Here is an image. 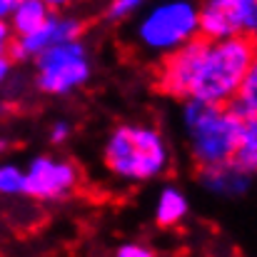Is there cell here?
<instances>
[{
    "instance_id": "cell-1",
    "label": "cell",
    "mask_w": 257,
    "mask_h": 257,
    "mask_svg": "<svg viewBox=\"0 0 257 257\" xmlns=\"http://www.w3.org/2000/svg\"><path fill=\"white\" fill-rule=\"evenodd\" d=\"M172 163L165 133L150 122H117L102 143V165L120 185L160 180Z\"/></svg>"
},
{
    "instance_id": "cell-2",
    "label": "cell",
    "mask_w": 257,
    "mask_h": 257,
    "mask_svg": "<svg viewBox=\"0 0 257 257\" xmlns=\"http://www.w3.org/2000/svg\"><path fill=\"white\" fill-rule=\"evenodd\" d=\"M180 125L185 130L187 150L197 170L232 163L242 133V115H237L230 105L212 107L185 100L180 102Z\"/></svg>"
},
{
    "instance_id": "cell-3",
    "label": "cell",
    "mask_w": 257,
    "mask_h": 257,
    "mask_svg": "<svg viewBox=\"0 0 257 257\" xmlns=\"http://www.w3.org/2000/svg\"><path fill=\"white\" fill-rule=\"evenodd\" d=\"M255 63V45L250 38L210 43L192 75L187 100L212 107H227Z\"/></svg>"
},
{
    "instance_id": "cell-4",
    "label": "cell",
    "mask_w": 257,
    "mask_h": 257,
    "mask_svg": "<svg viewBox=\"0 0 257 257\" xmlns=\"http://www.w3.org/2000/svg\"><path fill=\"white\" fill-rule=\"evenodd\" d=\"M197 3L163 0L148 5L135 23V40L153 55L168 58L197 38Z\"/></svg>"
},
{
    "instance_id": "cell-5",
    "label": "cell",
    "mask_w": 257,
    "mask_h": 257,
    "mask_svg": "<svg viewBox=\"0 0 257 257\" xmlns=\"http://www.w3.org/2000/svg\"><path fill=\"white\" fill-rule=\"evenodd\" d=\"M35 65V87L50 97H65L75 90L85 87L95 75V63L90 55V45L85 40L58 45L40 58L33 60Z\"/></svg>"
},
{
    "instance_id": "cell-6",
    "label": "cell",
    "mask_w": 257,
    "mask_h": 257,
    "mask_svg": "<svg viewBox=\"0 0 257 257\" xmlns=\"http://www.w3.org/2000/svg\"><path fill=\"white\" fill-rule=\"evenodd\" d=\"M25 170V197L35 202H63L75 195L80 185V168L50 153L30 158Z\"/></svg>"
},
{
    "instance_id": "cell-7",
    "label": "cell",
    "mask_w": 257,
    "mask_h": 257,
    "mask_svg": "<svg viewBox=\"0 0 257 257\" xmlns=\"http://www.w3.org/2000/svg\"><path fill=\"white\" fill-rule=\"evenodd\" d=\"M85 33V23L83 18L73 15V13H53L43 28H38L35 33L25 35V38H15L13 48H10V60L13 63H25V60H35L43 53L65 45V43H75L83 40Z\"/></svg>"
},
{
    "instance_id": "cell-8",
    "label": "cell",
    "mask_w": 257,
    "mask_h": 257,
    "mask_svg": "<svg viewBox=\"0 0 257 257\" xmlns=\"http://www.w3.org/2000/svg\"><path fill=\"white\" fill-rule=\"evenodd\" d=\"M207 45L210 43H205L202 38H195L187 45H182L180 50H175L168 58H163L160 70H158V87H160V92L165 97L177 100V102L187 100L192 75H195V70H197Z\"/></svg>"
},
{
    "instance_id": "cell-9",
    "label": "cell",
    "mask_w": 257,
    "mask_h": 257,
    "mask_svg": "<svg viewBox=\"0 0 257 257\" xmlns=\"http://www.w3.org/2000/svg\"><path fill=\"white\" fill-rule=\"evenodd\" d=\"M197 182H200V187H202L205 192H210L212 197L237 200V197L247 195V190L252 187V175L240 170L235 163H227V165L197 170Z\"/></svg>"
},
{
    "instance_id": "cell-10",
    "label": "cell",
    "mask_w": 257,
    "mask_h": 257,
    "mask_svg": "<svg viewBox=\"0 0 257 257\" xmlns=\"http://www.w3.org/2000/svg\"><path fill=\"white\" fill-rule=\"evenodd\" d=\"M187 217H190L187 192L177 185H163L158 197H155V205H153L155 225L163 227V230H172V227H180Z\"/></svg>"
},
{
    "instance_id": "cell-11",
    "label": "cell",
    "mask_w": 257,
    "mask_h": 257,
    "mask_svg": "<svg viewBox=\"0 0 257 257\" xmlns=\"http://www.w3.org/2000/svg\"><path fill=\"white\" fill-rule=\"evenodd\" d=\"M53 13H55L53 3H45V0H18L8 25H10L15 38H25V35L35 33L38 28H43V23Z\"/></svg>"
},
{
    "instance_id": "cell-12",
    "label": "cell",
    "mask_w": 257,
    "mask_h": 257,
    "mask_svg": "<svg viewBox=\"0 0 257 257\" xmlns=\"http://www.w3.org/2000/svg\"><path fill=\"white\" fill-rule=\"evenodd\" d=\"M237 38H257V0H222Z\"/></svg>"
},
{
    "instance_id": "cell-13",
    "label": "cell",
    "mask_w": 257,
    "mask_h": 257,
    "mask_svg": "<svg viewBox=\"0 0 257 257\" xmlns=\"http://www.w3.org/2000/svg\"><path fill=\"white\" fill-rule=\"evenodd\" d=\"M232 163L252 177L257 175V117H242V133H240Z\"/></svg>"
},
{
    "instance_id": "cell-14",
    "label": "cell",
    "mask_w": 257,
    "mask_h": 257,
    "mask_svg": "<svg viewBox=\"0 0 257 257\" xmlns=\"http://www.w3.org/2000/svg\"><path fill=\"white\" fill-rule=\"evenodd\" d=\"M230 107L242 115V117H257V63L250 68V73L245 75V80L240 83Z\"/></svg>"
},
{
    "instance_id": "cell-15",
    "label": "cell",
    "mask_w": 257,
    "mask_h": 257,
    "mask_svg": "<svg viewBox=\"0 0 257 257\" xmlns=\"http://www.w3.org/2000/svg\"><path fill=\"white\" fill-rule=\"evenodd\" d=\"M0 195L25 197V170L18 163H0Z\"/></svg>"
},
{
    "instance_id": "cell-16",
    "label": "cell",
    "mask_w": 257,
    "mask_h": 257,
    "mask_svg": "<svg viewBox=\"0 0 257 257\" xmlns=\"http://www.w3.org/2000/svg\"><path fill=\"white\" fill-rule=\"evenodd\" d=\"M140 10H143L140 0H112L105 8V20L107 23H122V20H130L133 15H140Z\"/></svg>"
},
{
    "instance_id": "cell-17",
    "label": "cell",
    "mask_w": 257,
    "mask_h": 257,
    "mask_svg": "<svg viewBox=\"0 0 257 257\" xmlns=\"http://www.w3.org/2000/svg\"><path fill=\"white\" fill-rule=\"evenodd\" d=\"M112 257H158V252L148 245V242H140V240H125L115 247Z\"/></svg>"
},
{
    "instance_id": "cell-18",
    "label": "cell",
    "mask_w": 257,
    "mask_h": 257,
    "mask_svg": "<svg viewBox=\"0 0 257 257\" xmlns=\"http://www.w3.org/2000/svg\"><path fill=\"white\" fill-rule=\"evenodd\" d=\"M70 135H73V122L65 120V117H58V120L48 127V140H50V145H55V148L65 145V143L70 140Z\"/></svg>"
},
{
    "instance_id": "cell-19",
    "label": "cell",
    "mask_w": 257,
    "mask_h": 257,
    "mask_svg": "<svg viewBox=\"0 0 257 257\" xmlns=\"http://www.w3.org/2000/svg\"><path fill=\"white\" fill-rule=\"evenodd\" d=\"M15 43V35L10 30L8 23H0V58H8L10 55V48Z\"/></svg>"
},
{
    "instance_id": "cell-20",
    "label": "cell",
    "mask_w": 257,
    "mask_h": 257,
    "mask_svg": "<svg viewBox=\"0 0 257 257\" xmlns=\"http://www.w3.org/2000/svg\"><path fill=\"white\" fill-rule=\"evenodd\" d=\"M10 75H13V60L10 58H0V90L10 80Z\"/></svg>"
},
{
    "instance_id": "cell-21",
    "label": "cell",
    "mask_w": 257,
    "mask_h": 257,
    "mask_svg": "<svg viewBox=\"0 0 257 257\" xmlns=\"http://www.w3.org/2000/svg\"><path fill=\"white\" fill-rule=\"evenodd\" d=\"M15 3L18 0H0V23H8L13 10H15Z\"/></svg>"
},
{
    "instance_id": "cell-22",
    "label": "cell",
    "mask_w": 257,
    "mask_h": 257,
    "mask_svg": "<svg viewBox=\"0 0 257 257\" xmlns=\"http://www.w3.org/2000/svg\"><path fill=\"white\" fill-rule=\"evenodd\" d=\"M8 148H10V140H8V138H0V155L8 153Z\"/></svg>"
},
{
    "instance_id": "cell-23",
    "label": "cell",
    "mask_w": 257,
    "mask_h": 257,
    "mask_svg": "<svg viewBox=\"0 0 257 257\" xmlns=\"http://www.w3.org/2000/svg\"><path fill=\"white\" fill-rule=\"evenodd\" d=\"M252 45H255V60H257V38H252Z\"/></svg>"
},
{
    "instance_id": "cell-24",
    "label": "cell",
    "mask_w": 257,
    "mask_h": 257,
    "mask_svg": "<svg viewBox=\"0 0 257 257\" xmlns=\"http://www.w3.org/2000/svg\"><path fill=\"white\" fill-rule=\"evenodd\" d=\"M0 115H3V107H0Z\"/></svg>"
}]
</instances>
